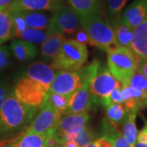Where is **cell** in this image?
Here are the masks:
<instances>
[{"label":"cell","instance_id":"obj_21","mask_svg":"<svg viewBox=\"0 0 147 147\" xmlns=\"http://www.w3.org/2000/svg\"><path fill=\"white\" fill-rule=\"evenodd\" d=\"M137 110L127 111V115L123 121L121 123L119 129L123 137L126 139L130 145H133L137 142V128L136 125Z\"/></svg>","mask_w":147,"mask_h":147},{"label":"cell","instance_id":"obj_45","mask_svg":"<svg viewBox=\"0 0 147 147\" xmlns=\"http://www.w3.org/2000/svg\"><path fill=\"white\" fill-rule=\"evenodd\" d=\"M58 1H62V0H58Z\"/></svg>","mask_w":147,"mask_h":147},{"label":"cell","instance_id":"obj_25","mask_svg":"<svg viewBox=\"0 0 147 147\" xmlns=\"http://www.w3.org/2000/svg\"><path fill=\"white\" fill-rule=\"evenodd\" d=\"M127 0H105V15L107 21L112 27L120 19L122 11Z\"/></svg>","mask_w":147,"mask_h":147},{"label":"cell","instance_id":"obj_6","mask_svg":"<svg viewBox=\"0 0 147 147\" xmlns=\"http://www.w3.org/2000/svg\"><path fill=\"white\" fill-rule=\"evenodd\" d=\"M79 15L71 8L63 6L55 11L51 16L47 27L51 34H74L80 29Z\"/></svg>","mask_w":147,"mask_h":147},{"label":"cell","instance_id":"obj_12","mask_svg":"<svg viewBox=\"0 0 147 147\" xmlns=\"http://www.w3.org/2000/svg\"><path fill=\"white\" fill-rule=\"evenodd\" d=\"M83 84V79L78 70H61L54 77L48 92L63 95H71Z\"/></svg>","mask_w":147,"mask_h":147},{"label":"cell","instance_id":"obj_27","mask_svg":"<svg viewBox=\"0 0 147 147\" xmlns=\"http://www.w3.org/2000/svg\"><path fill=\"white\" fill-rule=\"evenodd\" d=\"M51 35L49 30H39V29H33L26 27L24 31L21 33L17 38H21V40L31 42V43H42L48 37Z\"/></svg>","mask_w":147,"mask_h":147},{"label":"cell","instance_id":"obj_16","mask_svg":"<svg viewBox=\"0 0 147 147\" xmlns=\"http://www.w3.org/2000/svg\"><path fill=\"white\" fill-rule=\"evenodd\" d=\"M121 95L123 98V105L127 111L138 110L142 109L143 100L146 94L140 90L131 88L128 84L121 86Z\"/></svg>","mask_w":147,"mask_h":147},{"label":"cell","instance_id":"obj_38","mask_svg":"<svg viewBox=\"0 0 147 147\" xmlns=\"http://www.w3.org/2000/svg\"><path fill=\"white\" fill-rule=\"evenodd\" d=\"M12 0H0V10L7 8Z\"/></svg>","mask_w":147,"mask_h":147},{"label":"cell","instance_id":"obj_33","mask_svg":"<svg viewBox=\"0 0 147 147\" xmlns=\"http://www.w3.org/2000/svg\"><path fill=\"white\" fill-rule=\"evenodd\" d=\"M10 65V50L6 46H0V71Z\"/></svg>","mask_w":147,"mask_h":147},{"label":"cell","instance_id":"obj_17","mask_svg":"<svg viewBox=\"0 0 147 147\" xmlns=\"http://www.w3.org/2000/svg\"><path fill=\"white\" fill-rule=\"evenodd\" d=\"M130 48L139 58L147 57V17L139 26L134 28Z\"/></svg>","mask_w":147,"mask_h":147},{"label":"cell","instance_id":"obj_31","mask_svg":"<svg viewBox=\"0 0 147 147\" xmlns=\"http://www.w3.org/2000/svg\"><path fill=\"white\" fill-rule=\"evenodd\" d=\"M12 12V27H13V37L17 38L18 35L26 29V25L21 11Z\"/></svg>","mask_w":147,"mask_h":147},{"label":"cell","instance_id":"obj_14","mask_svg":"<svg viewBox=\"0 0 147 147\" xmlns=\"http://www.w3.org/2000/svg\"><path fill=\"white\" fill-rule=\"evenodd\" d=\"M147 17V0H134L121 14L120 21L136 28Z\"/></svg>","mask_w":147,"mask_h":147},{"label":"cell","instance_id":"obj_2","mask_svg":"<svg viewBox=\"0 0 147 147\" xmlns=\"http://www.w3.org/2000/svg\"><path fill=\"white\" fill-rule=\"evenodd\" d=\"M80 27L85 32L89 44L108 52L117 47L115 33L108 21L100 15L79 17Z\"/></svg>","mask_w":147,"mask_h":147},{"label":"cell","instance_id":"obj_7","mask_svg":"<svg viewBox=\"0 0 147 147\" xmlns=\"http://www.w3.org/2000/svg\"><path fill=\"white\" fill-rule=\"evenodd\" d=\"M121 86L120 82L114 77L108 68L101 66L93 74L89 82L90 92L94 103H100L114 90Z\"/></svg>","mask_w":147,"mask_h":147},{"label":"cell","instance_id":"obj_19","mask_svg":"<svg viewBox=\"0 0 147 147\" xmlns=\"http://www.w3.org/2000/svg\"><path fill=\"white\" fill-rule=\"evenodd\" d=\"M26 27L33 29L46 30L48 27L51 16L42 11H21Z\"/></svg>","mask_w":147,"mask_h":147},{"label":"cell","instance_id":"obj_29","mask_svg":"<svg viewBox=\"0 0 147 147\" xmlns=\"http://www.w3.org/2000/svg\"><path fill=\"white\" fill-rule=\"evenodd\" d=\"M94 134L89 127H85L84 129L78 132L74 138V142H75L79 147H84L88 146L91 142H93Z\"/></svg>","mask_w":147,"mask_h":147},{"label":"cell","instance_id":"obj_10","mask_svg":"<svg viewBox=\"0 0 147 147\" xmlns=\"http://www.w3.org/2000/svg\"><path fill=\"white\" fill-rule=\"evenodd\" d=\"M56 144L53 135L25 131L17 137L0 142V147H51Z\"/></svg>","mask_w":147,"mask_h":147},{"label":"cell","instance_id":"obj_39","mask_svg":"<svg viewBox=\"0 0 147 147\" xmlns=\"http://www.w3.org/2000/svg\"><path fill=\"white\" fill-rule=\"evenodd\" d=\"M95 3L97 5V7L100 8V10L104 12V8H105V0H94Z\"/></svg>","mask_w":147,"mask_h":147},{"label":"cell","instance_id":"obj_42","mask_svg":"<svg viewBox=\"0 0 147 147\" xmlns=\"http://www.w3.org/2000/svg\"><path fill=\"white\" fill-rule=\"evenodd\" d=\"M147 107V94L146 96V98L144 99V100H143V103H142V109H143V108H146Z\"/></svg>","mask_w":147,"mask_h":147},{"label":"cell","instance_id":"obj_4","mask_svg":"<svg viewBox=\"0 0 147 147\" xmlns=\"http://www.w3.org/2000/svg\"><path fill=\"white\" fill-rule=\"evenodd\" d=\"M88 58L86 44L75 39H65L53 60L52 67L59 70L76 71L84 66Z\"/></svg>","mask_w":147,"mask_h":147},{"label":"cell","instance_id":"obj_5","mask_svg":"<svg viewBox=\"0 0 147 147\" xmlns=\"http://www.w3.org/2000/svg\"><path fill=\"white\" fill-rule=\"evenodd\" d=\"M47 90L40 83L28 77L19 80L13 93L22 103L33 107L40 108L43 104Z\"/></svg>","mask_w":147,"mask_h":147},{"label":"cell","instance_id":"obj_40","mask_svg":"<svg viewBox=\"0 0 147 147\" xmlns=\"http://www.w3.org/2000/svg\"><path fill=\"white\" fill-rule=\"evenodd\" d=\"M62 147H79L78 145L74 142V141H69V142H65L61 145Z\"/></svg>","mask_w":147,"mask_h":147},{"label":"cell","instance_id":"obj_44","mask_svg":"<svg viewBox=\"0 0 147 147\" xmlns=\"http://www.w3.org/2000/svg\"><path fill=\"white\" fill-rule=\"evenodd\" d=\"M51 147H62L61 145H59V144H56V145H54V146H53Z\"/></svg>","mask_w":147,"mask_h":147},{"label":"cell","instance_id":"obj_22","mask_svg":"<svg viewBox=\"0 0 147 147\" xmlns=\"http://www.w3.org/2000/svg\"><path fill=\"white\" fill-rule=\"evenodd\" d=\"M67 2L79 17L90 15L101 16L103 14V11L95 3L94 0H67Z\"/></svg>","mask_w":147,"mask_h":147},{"label":"cell","instance_id":"obj_18","mask_svg":"<svg viewBox=\"0 0 147 147\" xmlns=\"http://www.w3.org/2000/svg\"><path fill=\"white\" fill-rule=\"evenodd\" d=\"M11 50L16 60L20 61H29L36 57L37 47L31 43L24 40L15 39L11 43Z\"/></svg>","mask_w":147,"mask_h":147},{"label":"cell","instance_id":"obj_37","mask_svg":"<svg viewBox=\"0 0 147 147\" xmlns=\"http://www.w3.org/2000/svg\"><path fill=\"white\" fill-rule=\"evenodd\" d=\"M137 142L147 144V130L142 128V130L137 133Z\"/></svg>","mask_w":147,"mask_h":147},{"label":"cell","instance_id":"obj_24","mask_svg":"<svg viewBox=\"0 0 147 147\" xmlns=\"http://www.w3.org/2000/svg\"><path fill=\"white\" fill-rule=\"evenodd\" d=\"M12 37V12L8 8L0 10V46Z\"/></svg>","mask_w":147,"mask_h":147},{"label":"cell","instance_id":"obj_20","mask_svg":"<svg viewBox=\"0 0 147 147\" xmlns=\"http://www.w3.org/2000/svg\"><path fill=\"white\" fill-rule=\"evenodd\" d=\"M65 39L66 38L64 34H53L48 37L44 42H42L41 53L44 59L47 61L53 60Z\"/></svg>","mask_w":147,"mask_h":147},{"label":"cell","instance_id":"obj_35","mask_svg":"<svg viewBox=\"0 0 147 147\" xmlns=\"http://www.w3.org/2000/svg\"><path fill=\"white\" fill-rule=\"evenodd\" d=\"M8 90L5 85L0 84V110L3 106V102L5 101L7 97L8 96Z\"/></svg>","mask_w":147,"mask_h":147},{"label":"cell","instance_id":"obj_41","mask_svg":"<svg viewBox=\"0 0 147 147\" xmlns=\"http://www.w3.org/2000/svg\"><path fill=\"white\" fill-rule=\"evenodd\" d=\"M131 147H147V144L142 143V142H136L133 145H131Z\"/></svg>","mask_w":147,"mask_h":147},{"label":"cell","instance_id":"obj_34","mask_svg":"<svg viewBox=\"0 0 147 147\" xmlns=\"http://www.w3.org/2000/svg\"><path fill=\"white\" fill-rule=\"evenodd\" d=\"M137 71L142 74L146 78H147V57L139 58V63Z\"/></svg>","mask_w":147,"mask_h":147},{"label":"cell","instance_id":"obj_43","mask_svg":"<svg viewBox=\"0 0 147 147\" xmlns=\"http://www.w3.org/2000/svg\"><path fill=\"white\" fill-rule=\"evenodd\" d=\"M143 129H145V130H147V120L145 119V126L143 127Z\"/></svg>","mask_w":147,"mask_h":147},{"label":"cell","instance_id":"obj_13","mask_svg":"<svg viewBox=\"0 0 147 147\" xmlns=\"http://www.w3.org/2000/svg\"><path fill=\"white\" fill-rule=\"evenodd\" d=\"M63 6V2L58 0H12L7 8L11 11H50L53 12Z\"/></svg>","mask_w":147,"mask_h":147},{"label":"cell","instance_id":"obj_36","mask_svg":"<svg viewBox=\"0 0 147 147\" xmlns=\"http://www.w3.org/2000/svg\"><path fill=\"white\" fill-rule=\"evenodd\" d=\"M75 40H77L78 42H82V43H89V40H88V38L87 36V34H85V32L80 28L78 31L76 32V38Z\"/></svg>","mask_w":147,"mask_h":147},{"label":"cell","instance_id":"obj_1","mask_svg":"<svg viewBox=\"0 0 147 147\" xmlns=\"http://www.w3.org/2000/svg\"><path fill=\"white\" fill-rule=\"evenodd\" d=\"M38 109L22 103L13 92L8 95L0 110V142L26 131Z\"/></svg>","mask_w":147,"mask_h":147},{"label":"cell","instance_id":"obj_9","mask_svg":"<svg viewBox=\"0 0 147 147\" xmlns=\"http://www.w3.org/2000/svg\"><path fill=\"white\" fill-rule=\"evenodd\" d=\"M88 120L89 115L88 112L62 115L53 132V138L59 144L64 136L76 134L84 129L88 125Z\"/></svg>","mask_w":147,"mask_h":147},{"label":"cell","instance_id":"obj_15","mask_svg":"<svg viewBox=\"0 0 147 147\" xmlns=\"http://www.w3.org/2000/svg\"><path fill=\"white\" fill-rule=\"evenodd\" d=\"M26 75L30 79L36 80L48 91L56 73L52 66L42 62H34L28 66Z\"/></svg>","mask_w":147,"mask_h":147},{"label":"cell","instance_id":"obj_3","mask_svg":"<svg viewBox=\"0 0 147 147\" xmlns=\"http://www.w3.org/2000/svg\"><path fill=\"white\" fill-rule=\"evenodd\" d=\"M139 57L130 47H113L107 52V66L110 73L122 85L127 84L136 73Z\"/></svg>","mask_w":147,"mask_h":147},{"label":"cell","instance_id":"obj_8","mask_svg":"<svg viewBox=\"0 0 147 147\" xmlns=\"http://www.w3.org/2000/svg\"><path fill=\"white\" fill-rule=\"evenodd\" d=\"M40 108L41 110L37 113L26 131L37 134L53 135L62 114L45 102H43Z\"/></svg>","mask_w":147,"mask_h":147},{"label":"cell","instance_id":"obj_23","mask_svg":"<svg viewBox=\"0 0 147 147\" xmlns=\"http://www.w3.org/2000/svg\"><path fill=\"white\" fill-rule=\"evenodd\" d=\"M112 29L115 33L117 46L127 47H131V41L133 38V34H134L133 28L125 25L119 19L112 26Z\"/></svg>","mask_w":147,"mask_h":147},{"label":"cell","instance_id":"obj_28","mask_svg":"<svg viewBox=\"0 0 147 147\" xmlns=\"http://www.w3.org/2000/svg\"><path fill=\"white\" fill-rule=\"evenodd\" d=\"M71 95H63L47 91L44 102L63 114L67 110Z\"/></svg>","mask_w":147,"mask_h":147},{"label":"cell","instance_id":"obj_32","mask_svg":"<svg viewBox=\"0 0 147 147\" xmlns=\"http://www.w3.org/2000/svg\"><path fill=\"white\" fill-rule=\"evenodd\" d=\"M123 104V98L121 95V87L115 89L108 96H106L100 101V105L107 107L112 104Z\"/></svg>","mask_w":147,"mask_h":147},{"label":"cell","instance_id":"obj_30","mask_svg":"<svg viewBox=\"0 0 147 147\" xmlns=\"http://www.w3.org/2000/svg\"><path fill=\"white\" fill-rule=\"evenodd\" d=\"M127 84L147 94V78L138 71H136Z\"/></svg>","mask_w":147,"mask_h":147},{"label":"cell","instance_id":"obj_11","mask_svg":"<svg viewBox=\"0 0 147 147\" xmlns=\"http://www.w3.org/2000/svg\"><path fill=\"white\" fill-rule=\"evenodd\" d=\"M90 80L89 78L84 79L82 85L71 94L68 108L62 115L85 113L90 110L94 104L89 89Z\"/></svg>","mask_w":147,"mask_h":147},{"label":"cell","instance_id":"obj_26","mask_svg":"<svg viewBox=\"0 0 147 147\" xmlns=\"http://www.w3.org/2000/svg\"><path fill=\"white\" fill-rule=\"evenodd\" d=\"M126 108L123 104H112L105 107V120L114 126H120L127 115Z\"/></svg>","mask_w":147,"mask_h":147}]
</instances>
